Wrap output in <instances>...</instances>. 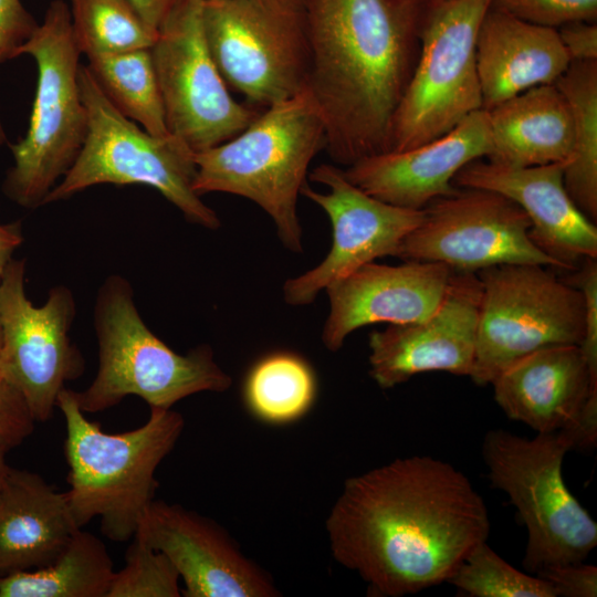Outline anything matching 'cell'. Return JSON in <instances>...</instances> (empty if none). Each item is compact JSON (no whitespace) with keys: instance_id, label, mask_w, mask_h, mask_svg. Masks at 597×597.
<instances>
[{"instance_id":"cell-1","label":"cell","mask_w":597,"mask_h":597,"mask_svg":"<svg viewBox=\"0 0 597 597\" xmlns=\"http://www.w3.org/2000/svg\"><path fill=\"white\" fill-rule=\"evenodd\" d=\"M325 528L333 558L368 596L401 597L448 583L488 540L490 519L462 471L412 455L346 479Z\"/></svg>"},{"instance_id":"cell-2","label":"cell","mask_w":597,"mask_h":597,"mask_svg":"<svg viewBox=\"0 0 597 597\" xmlns=\"http://www.w3.org/2000/svg\"><path fill=\"white\" fill-rule=\"evenodd\" d=\"M425 0H303L306 88L331 158L348 167L390 151L396 111L419 53Z\"/></svg>"},{"instance_id":"cell-3","label":"cell","mask_w":597,"mask_h":597,"mask_svg":"<svg viewBox=\"0 0 597 597\" xmlns=\"http://www.w3.org/2000/svg\"><path fill=\"white\" fill-rule=\"evenodd\" d=\"M56 407L65 420L66 496L76 525L83 527L98 517L108 540H132L155 500L156 470L182 433V415L150 407L139 428L108 433L85 417L73 390L64 388Z\"/></svg>"},{"instance_id":"cell-4","label":"cell","mask_w":597,"mask_h":597,"mask_svg":"<svg viewBox=\"0 0 597 597\" xmlns=\"http://www.w3.org/2000/svg\"><path fill=\"white\" fill-rule=\"evenodd\" d=\"M326 147L322 114L305 87L265 108L224 143L195 153V191L224 192L256 203L273 220L282 244L303 252L297 199L313 158Z\"/></svg>"},{"instance_id":"cell-5","label":"cell","mask_w":597,"mask_h":597,"mask_svg":"<svg viewBox=\"0 0 597 597\" xmlns=\"http://www.w3.org/2000/svg\"><path fill=\"white\" fill-rule=\"evenodd\" d=\"M94 327L97 374L85 390L74 391L84 413L106 410L132 395L149 407L170 409L193 394L222 392L232 385L209 345L181 355L159 339L144 323L132 285L122 275H109L100 287Z\"/></svg>"},{"instance_id":"cell-6","label":"cell","mask_w":597,"mask_h":597,"mask_svg":"<svg viewBox=\"0 0 597 597\" xmlns=\"http://www.w3.org/2000/svg\"><path fill=\"white\" fill-rule=\"evenodd\" d=\"M78 85L87 114L86 137L74 164L44 205L101 184L145 185L158 190L189 222L219 229L218 214L193 189L195 151L179 137L154 136L124 116L87 66L80 65Z\"/></svg>"},{"instance_id":"cell-7","label":"cell","mask_w":597,"mask_h":597,"mask_svg":"<svg viewBox=\"0 0 597 597\" xmlns=\"http://www.w3.org/2000/svg\"><path fill=\"white\" fill-rule=\"evenodd\" d=\"M36 62L38 83L30 125L10 146L13 165L3 192L28 209L44 205L57 180L74 164L87 132V114L78 85L80 56L72 35L70 8L50 3L43 22L20 48L19 56Z\"/></svg>"},{"instance_id":"cell-8","label":"cell","mask_w":597,"mask_h":597,"mask_svg":"<svg viewBox=\"0 0 597 597\" xmlns=\"http://www.w3.org/2000/svg\"><path fill=\"white\" fill-rule=\"evenodd\" d=\"M569 450L572 441L562 430L527 439L494 429L483 439L491 485L507 494L526 526L523 566L533 575L546 567L583 563L597 545V523L562 474Z\"/></svg>"},{"instance_id":"cell-9","label":"cell","mask_w":597,"mask_h":597,"mask_svg":"<svg viewBox=\"0 0 597 597\" xmlns=\"http://www.w3.org/2000/svg\"><path fill=\"white\" fill-rule=\"evenodd\" d=\"M491 0H425L416 65L396 111L390 151L431 142L482 108L475 43Z\"/></svg>"},{"instance_id":"cell-10","label":"cell","mask_w":597,"mask_h":597,"mask_svg":"<svg viewBox=\"0 0 597 597\" xmlns=\"http://www.w3.org/2000/svg\"><path fill=\"white\" fill-rule=\"evenodd\" d=\"M482 285L470 378L480 386L541 348L583 341L580 291L540 264H502L476 273Z\"/></svg>"},{"instance_id":"cell-11","label":"cell","mask_w":597,"mask_h":597,"mask_svg":"<svg viewBox=\"0 0 597 597\" xmlns=\"http://www.w3.org/2000/svg\"><path fill=\"white\" fill-rule=\"evenodd\" d=\"M202 25L228 87L249 104L266 108L306 87L303 0H203Z\"/></svg>"},{"instance_id":"cell-12","label":"cell","mask_w":597,"mask_h":597,"mask_svg":"<svg viewBox=\"0 0 597 597\" xmlns=\"http://www.w3.org/2000/svg\"><path fill=\"white\" fill-rule=\"evenodd\" d=\"M202 4L179 0L150 49L167 128L195 153L234 137L260 114L230 94L206 42Z\"/></svg>"},{"instance_id":"cell-13","label":"cell","mask_w":597,"mask_h":597,"mask_svg":"<svg viewBox=\"0 0 597 597\" xmlns=\"http://www.w3.org/2000/svg\"><path fill=\"white\" fill-rule=\"evenodd\" d=\"M25 260L11 259L0 276V375L24 397L35 421H48L65 383L78 378L84 358L72 343L75 298L56 285L35 306L25 294Z\"/></svg>"},{"instance_id":"cell-14","label":"cell","mask_w":597,"mask_h":597,"mask_svg":"<svg viewBox=\"0 0 597 597\" xmlns=\"http://www.w3.org/2000/svg\"><path fill=\"white\" fill-rule=\"evenodd\" d=\"M531 220L514 201L484 189L459 188L423 208L421 223L401 242L397 258L446 264L476 273L502 264H558L530 238Z\"/></svg>"},{"instance_id":"cell-15","label":"cell","mask_w":597,"mask_h":597,"mask_svg":"<svg viewBox=\"0 0 597 597\" xmlns=\"http://www.w3.org/2000/svg\"><path fill=\"white\" fill-rule=\"evenodd\" d=\"M310 179L327 187L324 193L306 182L301 195L328 216L332 245L318 265L284 283V301L295 306L312 303L323 290L364 264L387 255L396 256L404 239L423 219V209L381 201L350 182L335 165L317 166Z\"/></svg>"},{"instance_id":"cell-16","label":"cell","mask_w":597,"mask_h":597,"mask_svg":"<svg viewBox=\"0 0 597 597\" xmlns=\"http://www.w3.org/2000/svg\"><path fill=\"white\" fill-rule=\"evenodd\" d=\"M482 285L476 273L453 272L446 294L425 320L388 324L369 335V375L383 389L412 376L472 373Z\"/></svg>"},{"instance_id":"cell-17","label":"cell","mask_w":597,"mask_h":597,"mask_svg":"<svg viewBox=\"0 0 597 597\" xmlns=\"http://www.w3.org/2000/svg\"><path fill=\"white\" fill-rule=\"evenodd\" d=\"M134 536L168 557L185 597L280 595L271 576L219 524L179 504L154 500Z\"/></svg>"},{"instance_id":"cell-18","label":"cell","mask_w":597,"mask_h":597,"mask_svg":"<svg viewBox=\"0 0 597 597\" xmlns=\"http://www.w3.org/2000/svg\"><path fill=\"white\" fill-rule=\"evenodd\" d=\"M565 165L517 167L476 159L461 168L452 184L498 192L517 203L531 220L533 243L567 272L585 258H597V228L566 191Z\"/></svg>"},{"instance_id":"cell-19","label":"cell","mask_w":597,"mask_h":597,"mask_svg":"<svg viewBox=\"0 0 597 597\" xmlns=\"http://www.w3.org/2000/svg\"><path fill=\"white\" fill-rule=\"evenodd\" d=\"M454 271L438 262L364 264L327 289L329 313L322 342L337 352L354 331L376 324L418 322L441 303Z\"/></svg>"},{"instance_id":"cell-20","label":"cell","mask_w":597,"mask_h":597,"mask_svg":"<svg viewBox=\"0 0 597 597\" xmlns=\"http://www.w3.org/2000/svg\"><path fill=\"white\" fill-rule=\"evenodd\" d=\"M492 151L488 111L471 113L447 134L402 151L370 156L343 169L345 177L387 203L421 210L453 195L452 180L469 163Z\"/></svg>"},{"instance_id":"cell-21","label":"cell","mask_w":597,"mask_h":597,"mask_svg":"<svg viewBox=\"0 0 597 597\" xmlns=\"http://www.w3.org/2000/svg\"><path fill=\"white\" fill-rule=\"evenodd\" d=\"M491 385L506 417L537 433L570 429L597 394L578 345L535 350L507 366Z\"/></svg>"},{"instance_id":"cell-22","label":"cell","mask_w":597,"mask_h":597,"mask_svg":"<svg viewBox=\"0 0 597 597\" xmlns=\"http://www.w3.org/2000/svg\"><path fill=\"white\" fill-rule=\"evenodd\" d=\"M475 55L486 111L534 86L554 84L570 64L557 29L491 7L479 28Z\"/></svg>"},{"instance_id":"cell-23","label":"cell","mask_w":597,"mask_h":597,"mask_svg":"<svg viewBox=\"0 0 597 597\" xmlns=\"http://www.w3.org/2000/svg\"><path fill=\"white\" fill-rule=\"evenodd\" d=\"M78 528L66 492L10 467L0 490V577L52 564Z\"/></svg>"},{"instance_id":"cell-24","label":"cell","mask_w":597,"mask_h":597,"mask_svg":"<svg viewBox=\"0 0 597 597\" xmlns=\"http://www.w3.org/2000/svg\"><path fill=\"white\" fill-rule=\"evenodd\" d=\"M488 116L492 143L488 160L526 167L570 159L572 112L555 84L528 88L488 109Z\"/></svg>"},{"instance_id":"cell-25","label":"cell","mask_w":597,"mask_h":597,"mask_svg":"<svg viewBox=\"0 0 597 597\" xmlns=\"http://www.w3.org/2000/svg\"><path fill=\"white\" fill-rule=\"evenodd\" d=\"M114 573L104 542L78 528L52 564L0 577V597H107Z\"/></svg>"},{"instance_id":"cell-26","label":"cell","mask_w":597,"mask_h":597,"mask_svg":"<svg viewBox=\"0 0 597 597\" xmlns=\"http://www.w3.org/2000/svg\"><path fill=\"white\" fill-rule=\"evenodd\" d=\"M573 117V153L564 168V186L577 208L597 220V61L570 62L554 83Z\"/></svg>"},{"instance_id":"cell-27","label":"cell","mask_w":597,"mask_h":597,"mask_svg":"<svg viewBox=\"0 0 597 597\" xmlns=\"http://www.w3.org/2000/svg\"><path fill=\"white\" fill-rule=\"evenodd\" d=\"M316 396L312 367L302 357L277 352L256 362L247 375L243 398L249 411L270 425H285L303 417Z\"/></svg>"},{"instance_id":"cell-28","label":"cell","mask_w":597,"mask_h":597,"mask_svg":"<svg viewBox=\"0 0 597 597\" xmlns=\"http://www.w3.org/2000/svg\"><path fill=\"white\" fill-rule=\"evenodd\" d=\"M86 66L124 116L154 136L170 134L150 49L92 57Z\"/></svg>"},{"instance_id":"cell-29","label":"cell","mask_w":597,"mask_h":597,"mask_svg":"<svg viewBox=\"0 0 597 597\" xmlns=\"http://www.w3.org/2000/svg\"><path fill=\"white\" fill-rule=\"evenodd\" d=\"M74 43L87 59L151 49L158 30L128 0H70Z\"/></svg>"},{"instance_id":"cell-30","label":"cell","mask_w":597,"mask_h":597,"mask_svg":"<svg viewBox=\"0 0 597 597\" xmlns=\"http://www.w3.org/2000/svg\"><path fill=\"white\" fill-rule=\"evenodd\" d=\"M448 584L470 597H557L547 582L510 565L486 541L473 547Z\"/></svg>"},{"instance_id":"cell-31","label":"cell","mask_w":597,"mask_h":597,"mask_svg":"<svg viewBox=\"0 0 597 597\" xmlns=\"http://www.w3.org/2000/svg\"><path fill=\"white\" fill-rule=\"evenodd\" d=\"M179 579L164 553L134 536L124 567L114 573L107 597H179Z\"/></svg>"},{"instance_id":"cell-32","label":"cell","mask_w":597,"mask_h":597,"mask_svg":"<svg viewBox=\"0 0 597 597\" xmlns=\"http://www.w3.org/2000/svg\"><path fill=\"white\" fill-rule=\"evenodd\" d=\"M490 7L554 29L570 22L597 21V0H491Z\"/></svg>"},{"instance_id":"cell-33","label":"cell","mask_w":597,"mask_h":597,"mask_svg":"<svg viewBox=\"0 0 597 597\" xmlns=\"http://www.w3.org/2000/svg\"><path fill=\"white\" fill-rule=\"evenodd\" d=\"M565 277L568 284L577 287L585 304L584 336L579 344L593 383L597 384V261L585 258L579 265Z\"/></svg>"},{"instance_id":"cell-34","label":"cell","mask_w":597,"mask_h":597,"mask_svg":"<svg viewBox=\"0 0 597 597\" xmlns=\"http://www.w3.org/2000/svg\"><path fill=\"white\" fill-rule=\"evenodd\" d=\"M35 419L23 395L0 375V449L21 444L34 430Z\"/></svg>"},{"instance_id":"cell-35","label":"cell","mask_w":597,"mask_h":597,"mask_svg":"<svg viewBox=\"0 0 597 597\" xmlns=\"http://www.w3.org/2000/svg\"><path fill=\"white\" fill-rule=\"evenodd\" d=\"M38 25L20 0H0V64L19 56L20 48ZM2 130L0 123V133Z\"/></svg>"},{"instance_id":"cell-36","label":"cell","mask_w":597,"mask_h":597,"mask_svg":"<svg viewBox=\"0 0 597 597\" xmlns=\"http://www.w3.org/2000/svg\"><path fill=\"white\" fill-rule=\"evenodd\" d=\"M563 597H596L597 567L583 563L546 567L536 574Z\"/></svg>"},{"instance_id":"cell-37","label":"cell","mask_w":597,"mask_h":597,"mask_svg":"<svg viewBox=\"0 0 597 597\" xmlns=\"http://www.w3.org/2000/svg\"><path fill=\"white\" fill-rule=\"evenodd\" d=\"M557 31L570 62L597 61V23L570 22Z\"/></svg>"},{"instance_id":"cell-38","label":"cell","mask_w":597,"mask_h":597,"mask_svg":"<svg viewBox=\"0 0 597 597\" xmlns=\"http://www.w3.org/2000/svg\"><path fill=\"white\" fill-rule=\"evenodd\" d=\"M151 28L158 30L179 0H128Z\"/></svg>"},{"instance_id":"cell-39","label":"cell","mask_w":597,"mask_h":597,"mask_svg":"<svg viewBox=\"0 0 597 597\" xmlns=\"http://www.w3.org/2000/svg\"><path fill=\"white\" fill-rule=\"evenodd\" d=\"M23 241L20 222H0V276Z\"/></svg>"},{"instance_id":"cell-40","label":"cell","mask_w":597,"mask_h":597,"mask_svg":"<svg viewBox=\"0 0 597 597\" xmlns=\"http://www.w3.org/2000/svg\"><path fill=\"white\" fill-rule=\"evenodd\" d=\"M6 453L7 451L0 449V490L4 483L6 476L8 474V471L10 467L6 462Z\"/></svg>"},{"instance_id":"cell-41","label":"cell","mask_w":597,"mask_h":597,"mask_svg":"<svg viewBox=\"0 0 597 597\" xmlns=\"http://www.w3.org/2000/svg\"><path fill=\"white\" fill-rule=\"evenodd\" d=\"M1 338H2V333H1V322H0V346H1Z\"/></svg>"}]
</instances>
